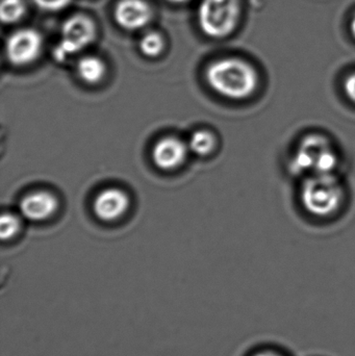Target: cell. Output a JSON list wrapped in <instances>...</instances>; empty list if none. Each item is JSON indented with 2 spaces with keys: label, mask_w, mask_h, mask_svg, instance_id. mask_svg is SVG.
Returning <instances> with one entry per match:
<instances>
[{
  "label": "cell",
  "mask_w": 355,
  "mask_h": 356,
  "mask_svg": "<svg viewBox=\"0 0 355 356\" xmlns=\"http://www.w3.org/2000/svg\"><path fill=\"white\" fill-rule=\"evenodd\" d=\"M206 79L217 93L235 100L249 97L258 85L256 69L245 60L236 58H221L210 64Z\"/></svg>",
  "instance_id": "obj_1"
},
{
  "label": "cell",
  "mask_w": 355,
  "mask_h": 356,
  "mask_svg": "<svg viewBox=\"0 0 355 356\" xmlns=\"http://www.w3.org/2000/svg\"><path fill=\"white\" fill-rule=\"evenodd\" d=\"M241 14V0H201L198 6L199 29L206 37L223 39L231 35Z\"/></svg>",
  "instance_id": "obj_2"
},
{
  "label": "cell",
  "mask_w": 355,
  "mask_h": 356,
  "mask_svg": "<svg viewBox=\"0 0 355 356\" xmlns=\"http://www.w3.org/2000/svg\"><path fill=\"white\" fill-rule=\"evenodd\" d=\"M342 198L343 190L333 175H313L302 186V203L311 213L319 217L337 211Z\"/></svg>",
  "instance_id": "obj_3"
},
{
  "label": "cell",
  "mask_w": 355,
  "mask_h": 356,
  "mask_svg": "<svg viewBox=\"0 0 355 356\" xmlns=\"http://www.w3.org/2000/svg\"><path fill=\"white\" fill-rule=\"evenodd\" d=\"M95 37L96 25L90 17H69L60 27V39L53 49L54 58L58 62H65L91 45Z\"/></svg>",
  "instance_id": "obj_4"
},
{
  "label": "cell",
  "mask_w": 355,
  "mask_h": 356,
  "mask_svg": "<svg viewBox=\"0 0 355 356\" xmlns=\"http://www.w3.org/2000/svg\"><path fill=\"white\" fill-rule=\"evenodd\" d=\"M43 49V38L33 29L14 31L6 40V54L14 66L22 67L35 62Z\"/></svg>",
  "instance_id": "obj_5"
},
{
  "label": "cell",
  "mask_w": 355,
  "mask_h": 356,
  "mask_svg": "<svg viewBox=\"0 0 355 356\" xmlns=\"http://www.w3.org/2000/svg\"><path fill=\"white\" fill-rule=\"evenodd\" d=\"M329 149H331V144L323 136L311 135L304 138L290 162L292 173L304 175L312 172L314 175L319 161Z\"/></svg>",
  "instance_id": "obj_6"
},
{
  "label": "cell",
  "mask_w": 355,
  "mask_h": 356,
  "mask_svg": "<svg viewBox=\"0 0 355 356\" xmlns=\"http://www.w3.org/2000/svg\"><path fill=\"white\" fill-rule=\"evenodd\" d=\"M114 18L124 31H141L151 21L152 10L145 0H120L115 6Z\"/></svg>",
  "instance_id": "obj_7"
},
{
  "label": "cell",
  "mask_w": 355,
  "mask_h": 356,
  "mask_svg": "<svg viewBox=\"0 0 355 356\" xmlns=\"http://www.w3.org/2000/svg\"><path fill=\"white\" fill-rule=\"evenodd\" d=\"M129 198L120 188H110L101 191L94 199L95 215L102 221H115L126 213Z\"/></svg>",
  "instance_id": "obj_8"
},
{
  "label": "cell",
  "mask_w": 355,
  "mask_h": 356,
  "mask_svg": "<svg viewBox=\"0 0 355 356\" xmlns=\"http://www.w3.org/2000/svg\"><path fill=\"white\" fill-rule=\"evenodd\" d=\"M188 150L187 144L179 138H163L154 146L152 160L162 170H172L185 162Z\"/></svg>",
  "instance_id": "obj_9"
},
{
  "label": "cell",
  "mask_w": 355,
  "mask_h": 356,
  "mask_svg": "<svg viewBox=\"0 0 355 356\" xmlns=\"http://www.w3.org/2000/svg\"><path fill=\"white\" fill-rule=\"evenodd\" d=\"M58 199L47 191H37L23 197L20 211L31 221H43L51 217L58 209Z\"/></svg>",
  "instance_id": "obj_10"
},
{
  "label": "cell",
  "mask_w": 355,
  "mask_h": 356,
  "mask_svg": "<svg viewBox=\"0 0 355 356\" xmlns=\"http://www.w3.org/2000/svg\"><path fill=\"white\" fill-rule=\"evenodd\" d=\"M77 74L81 81L89 85H96L104 79L106 66L98 56H87L77 63Z\"/></svg>",
  "instance_id": "obj_11"
},
{
  "label": "cell",
  "mask_w": 355,
  "mask_h": 356,
  "mask_svg": "<svg viewBox=\"0 0 355 356\" xmlns=\"http://www.w3.org/2000/svg\"><path fill=\"white\" fill-rule=\"evenodd\" d=\"M188 147L197 156H208L216 147V138L208 131H195L191 136Z\"/></svg>",
  "instance_id": "obj_12"
},
{
  "label": "cell",
  "mask_w": 355,
  "mask_h": 356,
  "mask_svg": "<svg viewBox=\"0 0 355 356\" xmlns=\"http://www.w3.org/2000/svg\"><path fill=\"white\" fill-rule=\"evenodd\" d=\"M26 13L24 0H2L0 6V17L4 24L19 22Z\"/></svg>",
  "instance_id": "obj_13"
},
{
  "label": "cell",
  "mask_w": 355,
  "mask_h": 356,
  "mask_svg": "<svg viewBox=\"0 0 355 356\" xmlns=\"http://www.w3.org/2000/svg\"><path fill=\"white\" fill-rule=\"evenodd\" d=\"M140 50L147 58H156L164 51L165 39L158 31H148L140 40Z\"/></svg>",
  "instance_id": "obj_14"
},
{
  "label": "cell",
  "mask_w": 355,
  "mask_h": 356,
  "mask_svg": "<svg viewBox=\"0 0 355 356\" xmlns=\"http://www.w3.org/2000/svg\"><path fill=\"white\" fill-rule=\"evenodd\" d=\"M20 229V220L17 216L6 213L0 221V236L3 241L10 240Z\"/></svg>",
  "instance_id": "obj_15"
},
{
  "label": "cell",
  "mask_w": 355,
  "mask_h": 356,
  "mask_svg": "<svg viewBox=\"0 0 355 356\" xmlns=\"http://www.w3.org/2000/svg\"><path fill=\"white\" fill-rule=\"evenodd\" d=\"M35 6L46 12H58L64 10L72 0H33Z\"/></svg>",
  "instance_id": "obj_16"
},
{
  "label": "cell",
  "mask_w": 355,
  "mask_h": 356,
  "mask_svg": "<svg viewBox=\"0 0 355 356\" xmlns=\"http://www.w3.org/2000/svg\"><path fill=\"white\" fill-rule=\"evenodd\" d=\"M344 89H345L346 94L348 97L355 102V73L346 79L345 83H344Z\"/></svg>",
  "instance_id": "obj_17"
},
{
  "label": "cell",
  "mask_w": 355,
  "mask_h": 356,
  "mask_svg": "<svg viewBox=\"0 0 355 356\" xmlns=\"http://www.w3.org/2000/svg\"><path fill=\"white\" fill-rule=\"evenodd\" d=\"M254 356H281V355H276V353H258V355H256Z\"/></svg>",
  "instance_id": "obj_18"
},
{
  "label": "cell",
  "mask_w": 355,
  "mask_h": 356,
  "mask_svg": "<svg viewBox=\"0 0 355 356\" xmlns=\"http://www.w3.org/2000/svg\"><path fill=\"white\" fill-rule=\"evenodd\" d=\"M167 1L171 2V3H185V2L190 1V0H167Z\"/></svg>",
  "instance_id": "obj_19"
},
{
  "label": "cell",
  "mask_w": 355,
  "mask_h": 356,
  "mask_svg": "<svg viewBox=\"0 0 355 356\" xmlns=\"http://www.w3.org/2000/svg\"><path fill=\"white\" fill-rule=\"evenodd\" d=\"M350 29H352V35L355 38V15L354 19L352 21V25H350Z\"/></svg>",
  "instance_id": "obj_20"
}]
</instances>
